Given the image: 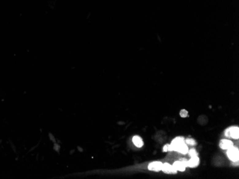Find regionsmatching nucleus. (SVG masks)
I'll list each match as a JSON object with an SVG mask.
<instances>
[{"label": "nucleus", "instance_id": "nucleus-14", "mask_svg": "<svg viewBox=\"0 0 239 179\" xmlns=\"http://www.w3.org/2000/svg\"><path fill=\"white\" fill-rule=\"evenodd\" d=\"M163 151L165 152V151H169V145H165L164 147H163Z\"/></svg>", "mask_w": 239, "mask_h": 179}, {"label": "nucleus", "instance_id": "nucleus-4", "mask_svg": "<svg viewBox=\"0 0 239 179\" xmlns=\"http://www.w3.org/2000/svg\"><path fill=\"white\" fill-rule=\"evenodd\" d=\"M163 163L160 161H153L148 165V169L152 171H160L162 170Z\"/></svg>", "mask_w": 239, "mask_h": 179}, {"label": "nucleus", "instance_id": "nucleus-12", "mask_svg": "<svg viewBox=\"0 0 239 179\" xmlns=\"http://www.w3.org/2000/svg\"><path fill=\"white\" fill-rule=\"evenodd\" d=\"M188 153H189V155H190L191 157L198 156V153H197L196 151H195V148H191L190 151L188 150Z\"/></svg>", "mask_w": 239, "mask_h": 179}, {"label": "nucleus", "instance_id": "nucleus-1", "mask_svg": "<svg viewBox=\"0 0 239 179\" xmlns=\"http://www.w3.org/2000/svg\"><path fill=\"white\" fill-rule=\"evenodd\" d=\"M186 144L184 138L183 137H176L172 141L171 144L169 145V151H178L179 148Z\"/></svg>", "mask_w": 239, "mask_h": 179}, {"label": "nucleus", "instance_id": "nucleus-5", "mask_svg": "<svg viewBox=\"0 0 239 179\" xmlns=\"http://www.w3.org/2000/svg\"><path fill=\"white\" fill-rule=\"evenodd\" d=\"M164 173H175L177 171L174 169V167L173 166L170 164L168 163H163V166H162V170Z\"/></svg>", "mask_w": 239, "mask_h": 179}, {"label": "nucleus", "instance_id": "nucleus-3", "mask_svg": "<svg viewBox=\"0 0 239 179\" xmlns=\"http://www.w3.org/2000/svg\"><path fill=\"white\" fill-rule=\"evenodd\" d=\"M226 136L229 137H231L234 139H238L239 137V129L237 126H233L229 128L226 131Z\"/></svg>", "mask_w": 239, "mask_h": 179}, {"label": "nucleus", "instance_id": "nucleus-2", "mask_svg": "<svg viewBox=\"0 0 239 179\" xmlns=\"http://www.w3.org/2000/svg\"><path fill=\"white\" fill-rule=\"evenodd\" d=\"M227 155L229 159H231L233 162H238L239 159V151L237 147L232 146L231 148L227 150Z\"/></svg>", "mask_w": 239, "mask_h": 179}, {"label": "nucleus", "instance_id": "nucleus-10", "mask_svg": "<svg viewBox=\"0 0 239 179\" xmlns=\"http://www.w3.org/2000/svg\"><path fill=\"white\" fill-rule=\"evenodd\" d=\"M188 145H187L186 144H185L183 146H182L181 147H180L179 148V150L178 151V152L180 153V154H186L188 153Z\"/></svg>", "mask_w": 239, "mask_h": 179}, {"label": "nucleus", "instance_id": "nucleus-6", "mask_svg": "<svg viewBox=\"0 0 239 179\" xmlns=\"http://www.w3.org/2000/svg\"><path fill=\"white\" fill-rule=\"evenodd\" d=\"M200 163V159L198 156L191 157V159L187 161V167L195 168L197 167Z\"/></svg>", "mask_w": 239, "mask_h": 179}, {"label": "nucleus", "instance_id": "nucleus-11", "mask_svg": "<svg viewBox=\"0 0 239 179\" xmlns=\"http://www.w3.org/2000/svg\"><path fill=\"white\" fill-rule=\"evenodd\" d=\"M185 142H186L187 145H190V146H195V144H196V142H195V140L193 139H188Z\"/></svg>", "mask_w": 239, "mask_h": 179}, {"label": "nucleus", "instance_id": "nucleus-7", "mask_svg": "<svg viewBox=\"0 0 239 179\" xmlns=\"http://www.w3.org/2000/svg\"><path fill=\"white\" fill-rule=\"evenodd\" d=\"M219 146H220V147L222 148V149L228 150L229 148H231L232 146H233V142H232L231 141H230V140L223 139L220 141Z\"/></svg>", "mask_w": 239, "mask_h": 179}, {"label": "nucleus", "instance_id": "nucleus-13", "mask_svg": "<svg viewBox=\"0 0 239 179\" xmlns=\"http://www.w3.org/2000/svg\"><path fill=\"white\" fill-rule=\"evenodd\" d=\"M180 116H181V117H186V116H188V111H186V110L183 109V110H181V111H180Z\"/></svg>", "mask_w": 239, "mask_h": 179}, {"label": "nucleus", "instance_id": "nucleus-8", "mask_svg": "<svg viewBox=\"0 0 239 179\" xmlns=\"http://www.w3.org/2000/svg\"><path fill=\"white\" fill-rule=\"evenodd\" d=\"M173 166L177 171H184L185 170H186V165L184 164V163L181 160L177 161H175V162H174Z\"/></svg>", "mask_w": 239, "mask_h": 179}, {"label": "nucleus", "instance_id": "nucleus-9", "mask_svg": "<svg viewBox=\"0 0 239 179\" xmlns=\"http://www.w3.org/2000/svg\"><path fill=\"white\" fill-rule=\"evenodd\" d=\"M133 144H135V146L138 148H141L143 146V140H142V139L139 136H133Z\"/></svg>", "mask_w": 239, "mask_h": 179}]
</instances>
